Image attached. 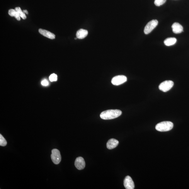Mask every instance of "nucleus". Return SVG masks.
<instances>
[{"label": "nucleus", "mask_w": 189, "mask_h": 189, "mask_svg": "<svg viewBox=\"0 0 189 189\" xmlns=\"http://www.w3.org/2000/svg\"><path fill=\"white\" fill-rule=\"evenodd\" d=\"M7 144V142L5 139L3 135L0 134V145L2 146H6Z\"/></svg>", "instance_id": "dca6fc26"}, {"label": "nucleus", "mask_w": 189, "mask_h": 189, "mask_svg": "<svg viewBox=\"0 0 189 189\" xmlns=\"http://www.w3.org/2000/svg\"><path fill=\"white\" fill-rule=\"evenodd\" d=\"M122 113V111L119 110H109L103 111L100 116L103 120H109L119 117Z\"/></svg>", "instance_id": "f257e3e1"}, {"label": "nucleus", "mask_w": 189, "mask_h": 189, "mask_svg": "<svg viewBox=\"0 0 189 189\" xmlns=\"http://www.w3.org/2000/svg\"><path fill=\"white\" fill-rule=\"evenodd\" d=\"M51 158L53 163L55 164H58L61 161V157L59 150L57 149H53L52 151Z\"/></svg>", "instance_id": "20e7f679"}, {"label": "nucleus", "mask_w": 189, "mask_h": 189, "mask_svg": "<svg viewBox=\"0 0 189 189\" xmlns=\"http://www.w3.org/2000/svg\"><path fill=\"white\" fill-rule=\"evenodd\" d=\"M15 10L17 12L19 15L20 16V17L23 19H25L26 18V16L25 14L24 13L23 11L21 10L20 7H17L15 8Z\"/></svg>", "instance_id": "2eb2a0df"}, {"label": "nucleus", "mask_w": 189, "mask_h": 189, "mask_svg": "<svg viewBox=\"0 0 189 189\" xmlns=\"http://www.w3.org/2000/svg\"><path fill=\"white\" fill-rule=\"evenodd\" d=\"M42 84L43 86H47L48 85V82L47 80H43L42 82Z\"/></svg>", "instance_id": "6ab92c4d"}, {"label": "nucleus", "mask_w": 189, "mask_h": 189, "mask_svg": "<svg viewBox=\"0 0 189 189\" xmlns=\"http://www.w3.org/2000/svg\"><path fill=\"white\" fill-rule=\"evenodd\" d=\"M176 41L177 40L175 38H169L164 40V43L166 46H169L175 44Z\"/></svg>", "instance_id": "ddd939ff"}, {"label": "nucleus", "mask_w": 189, "mask_h": 189, "mask_svg": "<svg viewBox=\"0 0 189 189\" xmlns=\"http://www.w3.org/2000/svg\"><path fill=\"white\" fill-rule=\"evenodd\" d=\"M8 13L9 16L11 17H14L18 21L20 20V17L15 9H9Z\"/></svg>", "instance_id": "4468645a"}, {"label": "nucleus", "mask_w": 189, "mask_h": 189, "mask_svg": "<svg viewBox=\"0 0 189 189\" xmlns=\"http://www.w3.org/2000/svg\"><path fill=\"white\" fill-rule=\"evenodd\" d=\"M39 32L41 35L45 36V37L51 39H54L55 38V36L54 34L50 32V31L43 30V29H39Z\"/></svg>", "instance_id": "1a4fd4ad"}, {"label": "nucleus", "mask_w": 189, "mask_h": 189, "mask_svg": "<svg viewBox=\"0 0 189 189\" xmlns=\"http://www.w3.org/2000/svg\"><path fill=\"white\" fill-rule=\"evenodd\" d=\"M75 165L79 170L83 169L85 167L86 164L83 158L80 157L77 158L75 161Z\"/></svg>", "instance_id": "6e6552de"}, {"label": "nucleus", "mask_w": 189, "mask_h": 189, "mask_svg": "<svg viewBox=\"0 0 189 189\" xmlns=\"http://www.w3.org/2000/svg\"><path fill=\"white\" fill-rule=\"evenodd\" d=\"M57 75L55 74H53L50 75L49 77V79L50 81H57Z\"/></svg>", "instance_id": "a211bd4d"}, {"label": "nucleus", "mask_w": 189, "mask_h": 189, "mask_svg": "<svg viewBox=\"0 0 189 189\" xmlns=\"http://www.w3.org/2000/svg\"><path fill=\"white\" fill-rule=\"evenodd\" d=\"M118 144L119 142L117 140L113 139H111L108 140L106 144V146L109 149H113L117 147Z\"/></svg>", "instance_id": "9b49d317"}, {"label": "nucleus", "mask_w": 189, "mask_h": 189, "mask_svg": "<svg viewBox=\"0 0 189 189\" xmlns=\"http://www.w3.org/2000/svg\"><path fill=\"white\" fill-rule=\"evenodd\" d=\"M88 34V31L84 29H81L77 31L76 38L79 39H83L86 37Z\"/></svg>", "instance_id": "f8f14e48"}, {"label": "nucleus", "mask_w": 189, "mask_h": 189, "mask_svg": "<svg viewBox=\"0 0 189 189\" xmlns=\"http://www.w3.org/2000/svg\"><path fill=\"white\" fill-rule=\"evenodd\" d=\"M127 81V77L125 76H118L113 77L111 81L112 83L115 86L120 85Z\"/></svg>", "instance_id": "423d86ee"}, {"label": "nucleus", "mask_w": 189, "mask_h": 189, "mask_svg": "<svg viewBox=\"0 0 189 189\" xmlns=\"http://www.w3.org/2000/svg\"><path fill=\"white\" fill-rule=\"evenodd\" d=\"M172 31L174 33L179 34L181 33L183 31V26L180 24L178 23H175L173 24L172 26Z\"/></svg>", "instance_id": "9d476101"}, {"label": "nucleus", "mask_w": 189, "mask_h": 189, "mask_svg": "<svg viewBox=\"0 0 189 189\" xmlns=\"http://www.w3.org/2000/svg\"><path fill=\"white\" fill-rule=\"evenodd\" d=\"M158 22L157 20H153L150 21L145 26L144 32L145 34L147 35L151 33L154 29L156 27Z\"/></svg>", "instance_id": "7ed1b4c3"}, {"label": "nucleus", "mask_w": 189, "mask_h": 189, "mask_svg": "<svg viewBox=\"0 0 189 189\" xmlns=\"http://www.w3.org/2000/svg\"><path fill=\"white\" fill-rule=\"evenodd\" d=\"M173 127V124L169 121L159 123L156 125V129L160 132H166L171 130Z\"/></svg>", "instance_id": "f03ea898"}, {"label": "nucleus", "mask_w": 189, "mask_h": 189, "mask_svg": "<svg viewBox=\"0 0 189 189\" xmlns=\"http://www.w3.org/2000/svg\"><path fill=\"white\" fill-rule=\"evenodd\" d=\"M166 0H155L154 3L157 6H160L165 3Z\"/></svg>", "instance_id": "f3484780"}, {"label": "nucleus", "mask_w": 189, "mask_h": 189, "mask_svg": "<svg viewBox=\"0 0 189 189\" xmlns=\"http://www.w3.org/2000/svg\"><path fill=\"white\" fill-rule=\"evenodd\" d=\"M124 185L127 189H134L135 184L132 178L129 176H127L124 181Z\"/></svg>", "instance_id": "0eeeda50"}, {"label": "nucleus", "mask_w": 189, "mask_h": 189, "mask_svg": "<svg viewBox=\"0 0 189 189\" xmlns=\"http://www.w3.org/2000/svg\"><path fill=\"white\" fill-rule=\"evenodd\" d=\"M23 12H24V13H25V14H28V12L27 10H24L23 11Z\"/></svg>", "instance_id": "aec40b11"}, {"label": "nucleus", "mask_w": 189, "mask_h": 189, "mask_svg": "<svg viewBox=\"0 0 189 189\" xmlns=\"http://www.w3.org/2000/svg\"><path fill=\"white\" fill-rule=\"evenodd\" d=\"M174 82L172 81H165L159 85V88L161 91L166 92L170 90L172 88Z\"/></svg>", "instance_id": "39448f33"}]
</instances>
